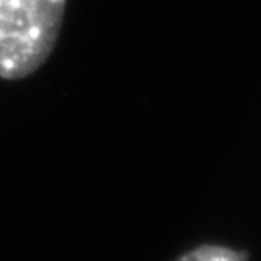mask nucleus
<instances>
[{
  "label": "nucleus",
  "instance_id": "obj_1",
  "mask_svg": "<svg viewBox=\"0 0 261 261\" xmlns=\"http://www.w3.org/2000/svg\"><path fill=\"white\" fill-rule=\"evenodd\" d=\"M68 0H0V80H23L53 55Z\"/></svg>",
  "mask_w": 261,
  "mask_h": 261
},
{
  "label": "nucleus",
  "instance_id": "obj_2",
  "mask_svg": "<svg viewBox=\"0 0 261 261\" xmlns=\"http://www.w3.org/2000/svg\"><path fill=\"white\" fill-rule=\"evenodd\" d=\"M176 261H246V253L219 244H201L180 255Z\"/></svg>",
  "mask_w": 261,
  "mask_h": 261
}]
</instances>
